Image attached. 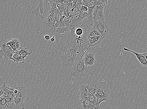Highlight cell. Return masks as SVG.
I'll use <instances>...</instances> for the list:
<instances>
[{
  "label": "cell",
  "instance_id": "1",
  "mask_svg": "<svg viewBox=\"0 0 147 109\" xmlns=\"http://www.w3.org/2000/svg\"><path fill=\"white\" fill-rule=\"evenodd\" d=\"M55 15V12L53 9L47 13L35 15L34 23L36 26V33L37 35H41L43 34L50 37L55 36L58 43L61 37L57 32Z\"/></svg>",
  "mask_w": 147,
  "mask_h": 109
},
{
  "label": "cell",
  "instance_id": "2",
  "mask_svg": "<svg viewBox=\"0 0 147 109\" xmlns=\"http://www.w3.org/2000/svg\"><path fill=\"white\" fill-rule=\"evenodd\" d=\"M83 43L82 37H79L68 43L67 45L62 50L64 53V55L61 56L63 66L65 67L73 66L83 55V53L81 54L80 51L81 48H83L82 44Z\"/></svg>",
  "mask_w": 147,
  "mask_h": 109
},
{
  "label": "cell",
  "instance_id": "3",
  "mask_svg": "<svg viewBox=\"0 0 147 109\" xmlns=\"http://www.w3.org/2000/svg\"><path fill=\"white\" fill-rule=\"evenodd\" d=\"M89 47L85 50L82 56L73 66L70 73L71 76H74L80 80H82L83 77H88L90 75L91 72L88 69V66L85 65L83 59L84 54Z\"/></svg>",
  "mask_w": 147,
  "mask_h": 109
},
{
  "label": "cell",
  "instance_id": "4",
  "mask_svg": "<svg viewBox=\"0 0 147 109\" xmlns=\"http://www.w3.org/2000/svg\"><path fill=\"white\" fill-rule=\"evenodd\" d=\"M80 2L84 5L87 7L88 8V19L92 22L93 20L94 10L95 7L102 5L109 4V1L108 0H100V1H94V0H84L80 1Z\"/></svg>",
  "mask_w": 147,
  "mask_h": 109
},
{
  "label": "cell",
  "instance_id": "5",
  "mask_svg": "<svg viewBox=\"0 0 147 109\" xmlns=\"http://www.w3.org/2000/svg\"><path fill=\"white\" fill-rule=\"evenodd\" d=\"M95 95L97 98L105 97L109 99L110 96V91L107 83L105 82H99L98 89Z\"/></svg>",
  "mask_w": 147,
  "mask_h": 109
},
{
  "label": "cell",
  "instance_id": "6",
  "mask_svg": "<svg viewBox=\"0 0 147 109\" xmlns=\"http://www.w3.org/2000/svg\"><path fill=\"white\" fill-rule=\"evenodd\" d=\"M93 26L100 33L102 37H106L108 35V33L110 31L107 23L104 20H98L94 21Z\"/></svg>",
  "mask_w": 147,
  "mask_h": 109
},
{
  "label": "cell",
  "instance_id": "7",
  "mask_svg": "<svg viewBox=\"0 0 147 109\" xmlns=\"http://www.w3.org/2000/svg\"><path fill=\"white\" fill-rule=\"evenodd\" d=\"M70 18V24L71 28V35L72 36H75V31L77 27L83 24L84 18L81 16L74 15Z\"/></svg>",
  "mask_w": 147,
  "mask_h": 109
},
{
  "label": "cell",
  "instance_id": "8",
  "mask_svg": "<svg viewBox=\"0 0 147 109\" xmlns=\"http://www.w3.org/2000/svg\"><path fill=\"white\" fill-rule=\"evenodd\" d=\"M18 84L15 86H13L10 87L9 85L8 86V89L12 91L15 94L16 97H19L22 99L24 100H25V95L26 93V89L25 87H19Z\"/></svg>",
  "mask_w": 147,
  "mask_h": 109
},
{
  "label": "cell",
  "instance_id": "9",
  "mask_svg": "<svg viewBox=\"0 0 147 109\" xmlns=\"http://www.w3.org/2000/svg\"><path fill=\"white\" fill-rule=\"evenodd\" d=\"M105 5L96 6L94 8L93 14V20L94 21L98 20H104V9Z\"/></svg>",
  "mask_w": 147,
  "mask_h": 109
},
{
  "label": "cell",
  "instance_id": "10",
  "mask_svg": "<svg viewBox=\"0 0 147 109\" xmlns=\"http://www.w3.org/2000/svg\"><path fill=\"white\" fill-rule=\"evenodd\" d=\"M123 50L126 51L131 52L136 55L137 58L141 63L143 66L147 67V53H138L126 48H124Z\"/></svg>",
  "mask_w": 147,
  "mask_h": 109
},
{
  "label": "cell",
  "instance_id": "11",
  "mask_svg": "<svg viewBox=\"0 0 147 109\" xmlns=\"http://www.w3.org/2000/svg\"><path fill=\"white\" fill-rule=\"evenodd\" d=\"M105 38L101 35L98 36L87 37V45L88 47H94L100 43Z\"/></svg>",
  "mask_w": 147,
  "mask_h": 109
},
{
  "label": "cell",
  "instance_id": "12",
  "mask_svg": "<svg viewBox=\"0 0 147 109\" xmlns=\"http://www.w3.org/2000/svg\"><path fill=\"white\" fill-rule=\"evenodd\" d=\"M83 58L84 62L87 66H93L96 62L94 54L92 53H85Z\"/></svg>",
  "mask_w": 147,
  "mask_h": 109
},
{
  "label": "cell",
  "instance_id": "13",
  "mask_svg": "<svg viewBox=\"0 0 147 109\" xmlns=\"http://www.w3.org/2000/svg\"><path fill=\"white\" fill-rule=\"evenodd\" d=\"M88 84L86 85L87 89L90 96L95 95L97 90L99 82L95 80L92 81H88Z\"/></svg>",
  "mask_w": 147,
  "mask_h": 109
},
{
  "label": "cell",
  "instance_id": "14",
  "mask_svg": "<svg viewBox=\"0 0 147 109\" xmlns=\"http://www.w3.org/2000/svg\"><path fill=\"white\" fill-rule=\"evenodd\" d=\"M7 45L11 47L13 52H18V49L20 48V41L16 39H10L7 40Z\"/></svg>",
  "mask_w": 147,
  "mask_h": 109
},
{
  "label": "cell",
  "instance_id": "15",
  "mask_svg": "<svg viewBox=\"0 0 147 109\" xmlns=\"http://www.w3.org/2000/svg\"><path fill=\"white\" fill-rule=\"evenodd\" d=\"M81 99H88L90 95L85 85H82L78 91Z\"/></svg>",
  "mask_w": 147,
  "mask_h": 109
},
{
  "label": "cell",
  "instance_id": "16",
  "mask_svg": "<svg viewBox=\"0 0 147 109\" xmlns=\"http://www.w3.org/2000/svg\"><path fill=\"white\" fill-rule=\"evenodd\" d=\"M80 104L82 109H98L96 106L92 104L88 99H81Z\"/></svg>",
  "mask_w": 147,
  "mask_h": 109
},
{
  "label": "cell",
  "instance_id": "17",
  "mask_svg": "<svg viewBox=\"0 0 147 109\" xmlns=\"http://www.w3.org/2000/svg\"><path fill=\"white\" fill-rule=\"evenodd\" d=\"M87 35L88 37L98 36L100 35L96 28L93 25L88 28Z\"/></svg>",
  "mask_w": 147,
  "mask_h": 109
},
{
  "label": "cell",
  "instance_id": "18",
  "mask_svg": "<svg viewBox=\"0 0 147 109\" xmlns=\"http://www.w3.org/2000/svg\"><path fill=\"white\" fill-rule=\"evenodd\" d=\"M13 63L16 62L17 64L19 62H22L24 63L25 62V59L23 58L20 56L18 52H14L12 57Z\"/></svg>",
  "mask_w": 147,
  "mask_h": 109
},
{
  "label": "cell",
  "instance_id": "19",
  "mask_svg": "<svg viewBox=\"0 0 147 109\" xmlns=\"http://www.w3.org/2000/svg\"><path fill=\"white\" fill-rule=\"evenodd\" d=\"M22 99L16 97L15 98L14 103L16 106V109H24V102Z\"/></svg>",
  "mask_w": 147,
  "mask_h": 109
},
{
  "label": "cell",
  "instance_id": "20",
  "mask_svg": "<svg viewBox=\"0 0 147 109\" xmlns=\"http://www.w3.org/2000/svg\"><path fill=\"white\" fill-rule=\"evenodd\" d=\"M20 50L18 51L20 55L23 58L25 59L27 56L30 55L32 53V52H29L26 48H23V47H20Z\"/></svg>",
  "mask_w": 147,
  "mask_h": 109
},
{
  "label": "cell",
  "instance_id": "21",
  "mask_svg": "<svg viewBox=\"0 0 147 109\" xmlns=\"http://www.w3.org/2000/svg\"><path fill=\"white\" fill-rule=\"evenodd\" d=\"M13 54V52L12 51H8L4 53L0 54V57L1 59L2 57H4V60H12V57Z\"/></svg>",
  "mask_w": 147,
  "mask_h": 109
},
{
  "label": "cell",
  "instance_id": "22",
  "mask_svg": "<svg viewBox=\"0 0 147 109\" xmlns=\"http://www.w3.org/2000/svg\"><path fill=\"white\" fill-rule=\"evenodd\" d=\"M73 5V1H70L69 3H68V5L66 11L65 12L63 15H67L69 17L70 14L72 9Z\"/></svg>",
  "mask_w": 147,
  "mask_h": 109
},
{
  "label": "cell",
  "instance_id": "23",
  "mask_svg": "<svg viewBox=\"0 0 147 109\" xmlns=\"http://www.w3.org/2000/svg\"><path fill=\"white\" fill-rule=\"evenodd\" d=\"M88 99L92 104L97 107L99 109L100 108L96 106L97 98L95 97V95H91Z\"/></svg>",
  "mask_w": 147,
  "mask_h": 109
},
{
  "label": "cell",
  "instance_id": "24",
  "mask_svg": "<svg viewBox=\"0 0 147 109\" xmlns=\"http://www.w3.org/2000/svg\"><path fill=\"white\" fill-rule=\"evenodd\" d=\"M109 99L105 97H100L97 98L96 106L100 108V104L102 102L104 101L107 102Z\"/></svg>",
  "mask_w": 147,
  "mask_h": 109
},
{
  "label": "cell",
  "instance_id": "25",
  "mask_svg": "<svg viewBox=\"0 0 147 109\" xmlns=\"http://www.w3.org/2000/svg\"><path fill=\"white\" fill-rule=\"evenodd\" d=\"M16 106L15 103H7L4 107V109H16Z\"/></svg>",
  "mask_w": 147,
  "mask_h": 109
},
{
  "label": "cell",
  "instance_id": "26",
  "mask_svg": "<svg viewBox=\"0 0 147 109\" xmlns=\"http://www.w3.org/2000/svg\"><path fill=\"white\" fill-rule=\"evenodd\" d=\"M86 28H84L83 29H82L80 28H77L76 31H75V36L76 35L77 36V37H78V36L79 37H82V35L84 33L83 30Z\"/></svg>",
  "mask_w": 147,
  "mask_h": 109
},
{
  "label": "cell",
  "instance_id": "27",
  "mask_svg": "<svg viewBox=\"0 0 147 109\" xmlns=\"http://www.w3.org/2000/svg\"><path fill=\"white\" fill-rule=\"evenodd\" d=\"M52 7V9L55 10L58 9L57 7V1H49Z\"/></svg>",
  "mask_w": 147,
  "mask_h": 109
},
{
  "label": "cell",
  "instance_id": "28",
  "mask_svg": "<svg viewBox=\"0 0 147 109\" xmlns=\"http://www.w3.org/2000/svg\"><path fill=\"white\" fill-rule=\"evenodd\" d=\"M7 104L5 98L2 99L0 100V108L4 109V107Z\"/></svg>",
  "mask_w": 147,
  "mask_h": 109
},
{
  "label": "cell",
  "instance_id": "29",
  "mask_svg": "<svg viewBox=\"0 0 147 109\" xmlns=\"http://www.w3.org/2000/svg\"><path fill=\"white\" fill-rule=\"evenodd\" d=\"M80 9L81 11H82L84 12H88V9L87 7L84 5L81 4L80 2Z\"/></svg>",
  "mask_w": 147,
  "mask_h": 109
},
{
  "label": "cell",
  "instance_id": "30",
  "mask_svg": "<svg viewBox=\"0 0 147 109\" xmlns=\"http://www.w3.org/2000/svg\"><path fill=\"white\" fill-rule=\"evenodd\" d=\"M15 97H8L5 98L7 103H14Z\"/></svg>",
  "mask_w": 147,
  "mask_h": 109
},
{
  "label": "cell",
  "instance_id": "31",
  "mask_svg": "<svg viewBox=\"0 0 147 109\" xmlns=\"http://www.w3.org/2000/svg\"><path fill=\"white\" fill-rule=\"evenodd\" d=\"M70 1L69 0H65V1H62V2L64 6V9L65 12L66 10L67 7L68 3Z\"/></svg>",
  "mask_w": 147,
  "mask_h": 109
},
{
  "label": "cell",
  "instance_id": "32",
  "mask_svg": "<svg viewBox=\"0 0 147 109\" xmlns=\"http://www.w3.org/2000/svg\"><path fill=\"white\" fill-rule=\"evenodd\" d=\"M44 38H45L46 40H48L50 39V37L49 35H46L44 37Z\"/></svg>",
  "mask_w": 147,
  "mask_h": 109
},
{
  "label": "cell",
  "instance_id": "33",
  "mask_svg": "<svg viewBox=\"0 0 147 109\" xmlns=\"http://www.w3.org/2000/svg\"><path fill=\"white\" fill-rule=\"evenodd\" d=\"M55 36H53L52 37V38H51V41L52 42H55Z\"/></svg>",
  "mask_w": 147,
  "mask_h": 109
}]
</instances>
